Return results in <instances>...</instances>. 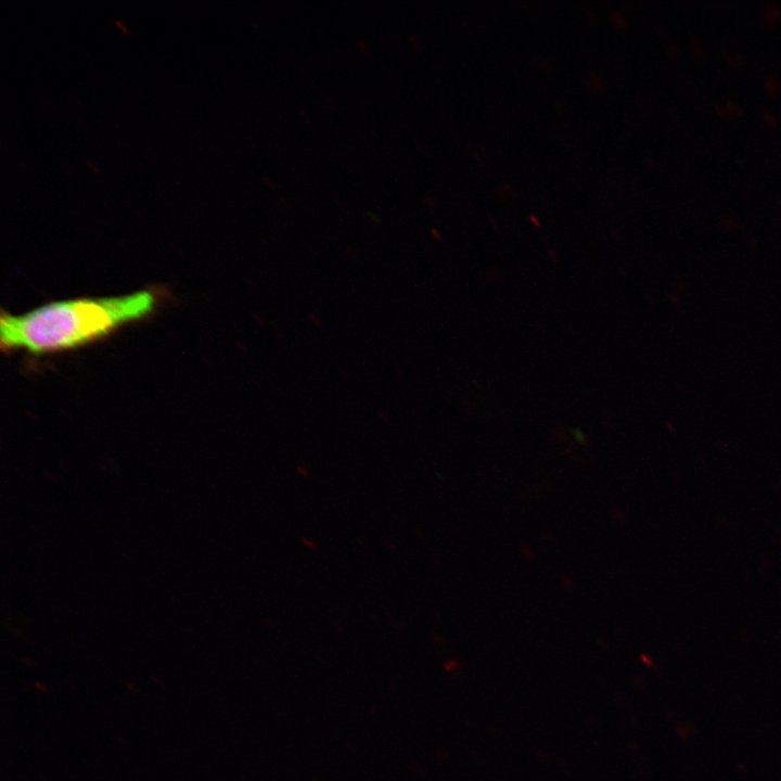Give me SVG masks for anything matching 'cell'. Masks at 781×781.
<instances>
[{"mask_svg": "<svg viewBox=\"0 0 781 781\" xmlns=\"http://www.w3.org/2000/svg\"><path fill=\"white\" fill-rule=\"evenodd\" d=\"M153 291L106 297H79L47 303L24 313L2 312L0 344L7 351L59 353L103 338L156 307Z\"/></svg>", "mask_w": 781, "mask_h": 781, "instance_id": "1", "label": "cell"}, {"mask_svg": "<svg viewBox=\"0 0 781 781\" xmlns=\"http://www.w3.org/2000/svg\"><path fill=\"white\" fill-rule=\"evenodd\" d=\"M611 16H612V17H611V18H612V22H613V24H614L615 26H617V27H619V28H626V27H627V21H626V18H625L620 13L614 12V13H612Z\"/></svg>", "mask_w": 781, "mask_h": 781, "instance_id": "2", "label": "cell"}, {"mask_svg": "<svg viewBox=\"0 0 781 781\" xmlns=\"http://www.w3.org/2000/svg\"><path fill=\"white\" fill-rule=\"evenodd\" d=\"M299 541L305 548L309 550L318 549V543L309 537H300Z\"/></svg>", "mask_w": 781, "mask_h": 781, "instance_id": "3", "label": "cell"}, {"mask_svg": "<svg viewBox=\"0 0 781 781\" xmlns=\"http://www.w3.org/2000/svg\"><path fill=\"white\" fill-rule=\"evenodd\" d=\"M296 473L300 475L303 478H308L310 476V472L308 468L304 464L296 466Z\"/></svg>", "mask_w": 781, "mask_h": 781, "instance_id": "4", "label": "cell"}, {"mask_svg": "<svg viewBox=\"0 0 781 781\" xmlns=\"http://www.w3.org/2000/svg\"><path fill=\"white\" fill-rule=\"evenodd\" d=\"M573 435L580 444L586 441V434L581 430L573 428Z\"/></svg>", "mask_w": 781, "mask_h": 781, "instance_id": "5", "label": "cell"}, {"mask_svg": "<svg viewBox=\"0 0 781 781\" xmlns=\"http://www.w3.org/2000/svg\"><path fill=\"white\" fill-rule=\"evenodd\" d=\"M529 219L536 227H539V225H540L539 219L535 215H530Z\"/></svg>", "mask_w": 781, "mask_h": 781, "instance_id": "6", "label": "cell"}, {"mask_svg": "<svg viewBox=\"0 0 781 781\" xmlns=\"http://www.w3.org/2000/svg\"><path fill=\"white\" fill-rule=\"evenodd\" d=\"M431 232L437 240H441V235H439V232L435 228H431Z\"/></svg>", "mask_w": 781, "mask_h": 781, "instance_id": "7", "label": "cell"}, {"mask_svg": "<svg viewBox=\"0 0 781 781\" xmlns=\"http://www.w3.org/2000/svg\"><path fill=\"white\" fill-rule=\"evenodd\" d=\"M115 23H116V24L118 25V27L121 28L125 33L128 31V30L124 27V24H123V23H120V22H118V21H115Z\"/></svg>", "mask_w": 781, "mask_h": 781, "instance_id": "8", "label": "cell"}]
</instances>
